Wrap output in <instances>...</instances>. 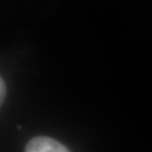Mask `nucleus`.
I'll list each match as a JSON object with an SVG mask.
<instances>
[{"instance_id": "f257e3e1", "label": "nucleus", "mask_w": 152, "mask_h": 152, "mask_svg": "<svg viewBox=\"0 0 152 152\" xmlns=\"http://www.w3.org/2000/svg\"><path fill=\"white\" fill-rule=\"evenodd\" d=\"M24 152H70L67 147L55 138L47 136H38L27 143Z\"/></svg>"}, {"instance_id": "f03ea898", "label": "nucleus", "mask_w": 152, "mask_h": 152, "mask_svg": "<svg viewBox=\"0 0 152 152\" xmlns=\"http://www.w3.org/2000/svg\"><path fill=\"white\" fill-rule=\"evenodd\" d=\"M7 96V86H5V81L3 80V77L0 76V105L4 103Z\"/></svg>"}]
</instances>
